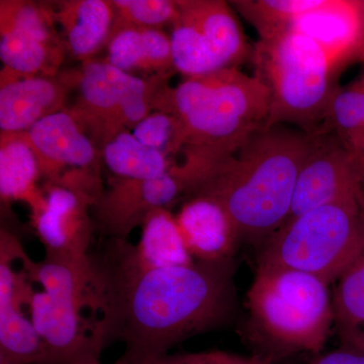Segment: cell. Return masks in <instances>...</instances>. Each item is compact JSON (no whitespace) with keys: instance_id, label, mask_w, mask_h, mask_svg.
I'll use <instances>...</instances> for the list:
<instances>
[{"instance_id":"cell-1","label":"cell","mask_w":364,"mask_h":364,"mask_svg":"<svg viewBox=\"0 0 364 364\" xmlns=\"http://www.w3.org/2000/svg\"><path fill=\"white\" fill-rule=\"evenodd\" d=\"M109 240L102 253L90 256L92 306L102 312L90 337L100 353L112 342L124 344L114 364L153 363L236 316L233 259L146 269L136 262L134 246Z\"/></svg>"},{"instance_id":"cell-2","label":"cell","mask_w":364,"mask_h":364,"mask_svg":"<svg viewBox=\"0 0 364 364\" xmlns=\"http://www.w3.org/2000/svg\"><path fill=\"white\" fill-rule=\"evenodd\" d=\"M316 140L284 124L264 129L234 154L184 170L186 195L219 203L241 241L262 246L287 222L299 170Z\"/></svg>"},{"instance_id":"cell-3","label":"cell","mask_w":364,"mask_h":364,"mask_svg":"<svg viewBox=\"0 0 364 364\" xmlns=\"http://www.w3.org/2000/svg\"><path fill=\"white\" fill-rule=\"evenodd\" d=\"M154 111L178 119L184 136L181 154L215 159L234 154L267 129L270 92L256 75L222 69L186 78L176 87L163 85Z\"/></svg>"},{"instance_id":"cell-4","label":"cell","mask_w":364,"mask_h":364,"mask_svg":"<svg viewBox=\"0 0 364 364\" xmlns=\"http://www.w3.org/2000/svg\"><path fill=\"white\" fill-rule=\"evenodd\" d=\"M329 284L301 270L257 264L247 294L249 327L254 343L267 352L265 363L324 348L334 324Z\"/></svg>"},{"instance_id":"cell-5","label":"cell","mask_w":364,"mask_h":364,"mask_svg":"<svg viewBox=\"0 0 364 364\" xmlns=\"http://www.w3.org/2000/svg\"><path fill=\"white\" fill-rule=\"evenodd\" d=\"M255 74L270 92L267 129L296 124L318 136L328 105L338 86L337 69L324 50L296 31L258 40L250 57Z\"/></svg>"},{"instance_id":"cell-6","label":"cell","mask_w":364,"mask_h":364,"mask_svg":"<svg viewBox=\"0 0 364 364\" xmlns=\"http://www.w3.org/2000/svg\"><path fill=\"white\" fill-rule=\"evenodd\" d=\"M364 246V193L289 220L262 245L257 264L338 279Z\"/></svg>"},{"instance_id":"cell-7","label":"cell","mask_w":364,"mask_h":364,"mask_svg":"<svg viewBox=\"0 0 364 364\" xmlns=\"http://www.w3.org/2000/svg\"><path fill=\"white\" fill-rule=\"evenodd\" d=\"M78 70V97L69 109L100 152L154 112L157 92L168 83V79L130 75L105 60L85 62Z\"/></svg>"},{"instance_id":"cell-8","label":"cell","mask_w":364,"mask_h":364,"mask_svg":"<svg viewBox=\"0 0 364 364\" xmlns=\"http://www.w3.org/2000/svg\"><path fill=\"white\" fill-rule=\"evenodd\" d=\"M178 13L171 25L172 60L176 72L205 75L239 68L250 59L246 40L232 7L222 0H176Z\"/></svg>"},{"instance_id":"cell-9","label":"cell","mask_w":364,"mask_h":364,"mask_svg":"<svg viewBox=\"0 0 364 364\" xmlns=\"http://www.w3.org/2000/svg\"><path fill=\"white\" fill-rule=\"evenodd\" d=\"M37 154L45 183L58 184L97 203L102 195V152L69 107L23 132Z\"/></svg>"},{"instance_id":"cell-10","label":"cell","mask_w":364,"mask_h":364,"mask_svg":"<svg viewBox=\"0 0 364 364\" xmlns=\"http://www.w3.org/2000/svg\"><path fill=\"white\" fill-rule=\"evenodd\" d=\"M51 4L31 0L0 1V59L23 76H56L66 47Z\"/></svg>"},{"instance_id":"cell-11","label":"cell","mask_w":364,"mask_h":364,"mask_svg":"<svg viewBox=\"0 0 364 364\" xmlns=\"http://www.w3.org/2000/svg\"><path fill=\"white\" fill-rule=\"evenodd\" d=\"M364 169L358 155L333 134L317 136L299 170L289 220L364 193Z\"/></svg>"},{"instance_id":"cell-12","label":"cell","mask_w":364,"mask_h":364,"mask_svg":"<svg viewBox=\"0 0 364 364\" xmlns=\"http://www.w3.org/2000/svg\"><path fill=\"white\" fill-rule=\"evenodd\" d=\"M107 184L92 207L93 224L100 234L117 240H126L153 210L168 208L186 195L183 183L170 171L153 179L112 176Z\"/></svg>"},{"instance_id":"cell-13","label":"cell","mask_w":364,"mask_h":364,"mask_svg":"<svg viewBox=\"0 0 364 364\" xmlns=\"http://www.w3.org/2000/svg\"><path fill=\"white\" fill-rule=\"evenodd\" d=\"M79 70L56 76H23L2 67L0 71V134L23 133L45 117L67 109L77 88Z\"/></svg>"},{"instance_id":"cell-14","label":"cell","mask_w":364,"mask_h":364,"mask_svg":"<svg viewBox=\"0 0 364 364\" xmlns=\"http://www.w3.org/2000/svg\"><path fill=\"white\" fill-rule=\"evenodd\" d=\"M45 205L31 215L46 255L79 260L87 257L95 224L90 217L92 200L73 189L45 183Z\"/></svg>"},{"instance_id":"cell-15","label":"cell","mask_w":364,"mask_h":364,"mask_svg":"<svg viewBox=\"0 0 364 364\" xmlns=\"http://www.w3.org/2000/svg\"><path fill=\"white\" fill-rule=\"evenodd\" d=\"M291 30L317 43L337 71L349 62L364 60L363 1L322 0L299 16Z\"/></svg>"},{"instance_id":"cell-16","label":"cell","mask_w":364,"mask_h":364,"mask_svg":"<svg viewBox=\"0 0 364 364\" xmlns=\"http://www.w3.org/2000/svg\"><path fill=\"white\" fill-rule=\"evenodd\" d=\"M16 259L0 252V358L14 364H46L44 343L21 310L33 291L26 273L14 272Z\"/></svg>"},{"instance_id":"cell-17","label":"cell","mask_w":364,"mask_h":364,"mask_svg":"<svg viewBox=\"0 0 364 364\" xmlns=\"http://www.w3.org/2000/svg\"><path fill=\"white\" fill-rule=\"evenodd\" d=\"M28 306L31 321L44 343L46 364H69L85 352L95 350L81 315L82 304L33 291Z\"/></svg>"},{"instance_id":"cell-18","label":"cell","mask_w":364,"mask_h":364,"mask_svg":"<svg viewBox=\"0 0 364 364\" xmlns=\"http://www.w3.org/2000/svg\"><path fill=\"white\" fill-rule=\"evenodd\" d=\"M176 219L191 257L205 262L233 259L240 236L219 203L205 196H191Z\"/></svg>"},{"instance_id":"cell-19","label":"cell","mask_w":364,"mask_h":364,"mask_svg":"<svg viewBox=\"0 0 364 364\" xmlns=\"http://www.w3.org/2000/svg\"><path fill=\"white\" fill-rule=\"evenodd\" d=\"M105 51V61L136 77L169 79L176 73L171 39L163 28H114Z\"/></svg>"},{"instance_id":"cell-20","label":"cell","mask_w":364,"mask_h":364,"mask_svg":"<svg viewBox=\"0 0 364 364\" xmlns=\"http://www.w3.org/2000/svg\"><path fill=\"white\" fill-rule=\"evenodd\" d=\"M66 51L85 63L107 48L114 21L112 0H62L51 2Z\"/></svg>"},{"instance_id":"cell-21","label":"cell","mask_w":364,"mask_h":364,"mask_svg":"<svg viewBox=\"0 0 364 364\" xmlns=\"http://www.w3.org/2000/svg\"><path fill=\"white\" fill-rule=\"evenodd\" d=\"M42 178L39 160L25 133L0 134V198L2 203L23 202L31 215L44 208L46 200L38 181Z\"/></svg>"},{"instance_id":"cell-22","label":"cell","mask_w":364,"mask_h":364,"mask_svg":"<svg viewBox=\"0 0 364 364\" xmlns=\"http://www.w3.org/2000/svg\"><path fill=\"white\" fill-rule=\"evenodd\" d=\"M141 228L140 241L134 246V255L141 267L155 269L195 262L182 238L176 215L169 208L153 210Z\"/></svg>"},{"instance_id":"cell-23","label":"cell","mask_w":364,"mask_h":364,"mask_svg":"<svg viewBox=\"0 0 364 364\" xmlns=\"http://www.w3.org/2000/svg\"><path fill=\"white\" fill-rule=\"evenodd\" d=\"M333 296L340 344L356 349L364 338V246L338 277Z\"/></svg>"},{"instance_id":"cell-24","label":"cell","mask_w":364,"mask_h":364,"mask_svg":"<svg viewBox=\"0 0 364 364\" xmlns=\"http://www.w3.org/2000/svg\"><path fill=\"white\" fill-rule=\"evenodd\" d=\"M102 159L114 176L153 179L168 173L172 163L159 151L139 142L131 132H124L102 148Z\"/></svg>"},{"instance_id":"cell-25","label":"cell","mask_w":364,"mask_h":364,"mask_svg":"<svg viewBox=\"0 0 364 364\" xmlns=\"http://www.w3.org/2000/svg\"><path fill=\"white\" fill-rule=\"evenodd\" d=\"M333 134L354 153L364 142V97L360 79L335 91L318 136Z\"/></svg>"},{"instance_id":"cell-26","label":"cell","mask_w":364,"mask_h":364,"mask_svg":"<svg viewBox=\"0 0 364 364\" xmlns=\"http://www.w3.org/2000/svg\"><path fill=\"white\" fill-rule=\"evenodd\" d=\"M322 0H240L232 6L257 31L259 40L272 39L291 30L301 14L320 6Z\"/></svg>"},{"instance_id":"cell-27","label":"cell","mask_w":364,"mask_h":364,"mask_svg":"<svg viewBox=\"0 0 364 364\" xmlns=\"http://www.w3.org/2000/svg\"><path fill=\"white\" fill-rule=\"evenodd\" d=\"M114 9L112 30L123 26L163 28L176 21V0H112Z\"/></svg>"},{"instance_id":"cell-28","label":"cell","mask_w":364,"mask_h":364,"mask_svg":"<svg viewBox=\"0 0 364 364\" xmlns=\"http://www.w3.org/2000/svg\"><path fill=\"white\" fill-rule=\"evenodd\" d=\"M139 142L159 151L170 158L181 154L184 148V136L181 123L173 114L154 111L132 131Z\"/></svg>"},{"instance_id":"cell-29","label":"cell","mask_w":364,"mask_h":364,"mask_svg":"<svg viewBox=\"0 0 364 364\" xmlns=\"http://www.w3.org/2000/svg\"><path fill=\"white\" fill-rule=\"evenodd\" d=\"M306 364H364V353L347 347L321 354Z\"/></svg>"},{"instance_id":"cell-30","label":"cell","mask_w":364,"mask_h":364,"mask_svg":"<svg viewBox=\"0 0 364 364\" xmlns=\"http://www.w3.org/2000/svg\"><path fill=\"white\" fill-rule=\"evenodd\" d=\"M207 364H267L258 358H244L224 351L205 352Z\"/></svg>"},{"instance_id":"cell-31","label":"cell","mask_w":364,"mask_h":364,"mask_svg":"<svg viewBox=\"0 0 364 364\" xmlns=\"http://www.w3.org/2000/svg\"><path fill=\"white\" fill-rule=\"evenodd\" d=\"M151 364H207L205 354L188 353L179 355H163Z\"/></svg>"},{"instance_id":"cell-32","label":"cell","mask_w":364,"mask_h":364,"mask_svg":"<svg viewBox=\"0 0 364 364\" xmlns=\"http://www.w3.org/2000/svg\"><path fill=\"white\" fill-rule=\"evenodd\" d=\"M100 354L95 350H90L85 352L82 355L74 359L71 363L69 364H102L100 360Z\"/></svg>"},{"instance_id":"cell-33","label":"cell","mask_w":364,"mask_h":364,"mask_svg":"<svg viewBox=\"0 0 364 364\" xmlns=\"http://www.w3.org/2000/svg\"><path fill=\"white\" fill-rule=\"evenodd\" d=\"M355 154L358 155V159L360 160L361 164H363L364 169V142L363 145L360 146V148L358 150V152H355Z\"/></svg>"},{"instance_id":"cell-34","label":"cell","mask_w":364,"mask_h":364,"mask_svg":"<svg viewBox=\"0 0 364 364\" xmlns=\"http://www.w3.org/2000/svg\"><path fill=\"white\" fill-rule=\"evenodd\" d=\"M0 364H14V363H9V361L6 360V359L0 358Z\"/></svg>"},{"instance_id":"cell-35","label":"cell","mask_w":364,"mask_h":364,"mask_svg":"<svg viewBox=\"0 0 364 364\" xmlns=\"http://www.w3.org/2000/svg\"><path fill=\"white\" fill-rule=\"evenodd\" d=\"M361 81V85H363V97H364V75L361 76V77H359Z\"/></svg>"},{"instance_id":"cell-36","label":"cell","mask_w":364,"mask_h":364,"mask_svg":"<svg viewBox=\"0 0 364 364\" xmlns=\"http://www.w3.org/2000/svg\"><path fill=\"white\" fill-rule=\"evenodd\" d=\"M363 7H364V1H363Z\"/></svg>"}]
</instances>
